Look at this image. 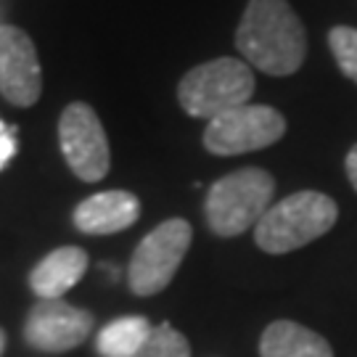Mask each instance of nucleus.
Wrapping results in <instances>:
<instances>
[{
	"label": "nucleus",
	"mask_w": 357,
	"mask_h": 357,
	"mask_svg": "<svg viewBox=\"0 0 357 357\" xmlns=\"http://www.w3.org/2000/svg\"><path fill=\"white\" fill-rule=\"evenodd\" d=\"M339 220V206L320 191H299L273 204L257 222L255 241L268 255H289L326 236Z\"/></svg>",
	"instance_id": "nucleus-2"
},
{
	"label": "nucleus",
	"mask_w": 357,
	"mask_h": 357,
	"mask_svg": "<svg viewBox=\"0 0 357 357\" xmlns=\"http://www.w3.org/2000/svg\"><path fill=\"white\" fill-rule=\"evenodd\" d=\"M236 48L259 72L289 77L305 64V24L286 0H249L236 29Z\"/></svg>",
	"instance_id": "nucleus-1"
},
{
	"label": "nucleus",
	"mask_w": 357,
	"mask_h": 357,
	"mask_svg": "<svg viewBox=\"0 0 357 357\" xmlns=\"http://www.w3.org/2000/svg\"><path fill=\"white\" fill-rule=\"evenodd\" d=\"M347 178H349V183H352V188L357 191V143L349 149V153H347Z\"/></svg>",
	"instance_id": "nucleus-16"
},
{
	"label": "nucleus",
	"mask_w": 357,
	"mask_h": 357,
	"mask_svg": "<svg viewBox=\"0 0 357 357\" xmlns=\"http://www.w3.org/2000/svg\"><path fill=\"white\" fill-rule=\"evenodd\" d=\"M0 169H3V165H0Z\"/></svg>",
	"instance_id": "nucleus-19"
},
{
	"label": "nucleus",
	"mask_w": 357,
	"mask_h": 357,
	"mask_svg": "<svg viewBox=\"0 0 357 357\" xmlns=\"http://www.w3.org/2000/svg\"><path fill=\"white\" fill-rule=\"evenodd\" d=\"M328 45L339 69L357 85V29L355 26H333L328 32Z\"/></svg>",
	"instance_id": "nucleus-15"
},
{
	"label": "nucleus",
	"mask_w": 357,
	"mask_h": 357,
	"mask_svg": "<svg viewBox=\"0 0 357 357\" xmlns=\"http://www.w3.org/2000/svg\"><path fill=\"white\" fill-rule=\"evenodd\" d=\"M286 132V119L273 106L243 103L215 116L204 130V149L217 156H238L278 143Z\"/></svg>",
	"instance_id": "nucleus-6"
},
{
	"label": "nucleus",
	"mask_w": 357,
	"mask_h": 357,
	"mask_svg": "<svg viewBox=\"0 0 357 357\" xmlns=\"http://www.w3.org/2000/svg\"><path fill=\"white\" fill-rule=\"evenodd\" d=\"M135 357H191V344L178 328H172L169 323H162L153 328L149 342Z\"/></svg>",
	"instance_id": "nucleus-14"
},
{
	"label": "nucleus",
	"mask_w": 357,
	"mask_h": 357,
	"mask_svg": "<svg viewBox=\"0 0 357 357\" xmlns=\"http://www.w3.org/2000/svg\"><path fill=\"white\" fill-rule=\"evenodd\" d=\"M193 230L185 220H167L138 243L130 259L128 283L138 296H153L165 291L178 273L180 262L188 255Z\"/></svg>",
	"instance_id": "nucleus-5"
},
{
	"label": "nucleus",
	"mask_w": 357,
	"mask_h": 357,
	"mask_svg": "<svg viewBox=\"0 0 357 357\" xmlns=\"http://www.w3.org/2000/svg\"><path fill=\"white\" fill-rule=\"evenodd\" d=\"M141 217V202L130 191L93 193L75 209V228L88 236H109L130 228Z\"/></svg>",
	"instance_id": "nucleus-10"
},
{
	"label": "nucleus",
	"mask_w": 357,
	"mask_h": 357,
	"mask_svg": "<svg viewBox=\"0 0 357 357\" xmlns=\"http://www.w3.org/2000/svg\"><path fill=\"white\" fill-rule=\"evenodd\" d=\"M255 96L252 66L241 59H215L199 64L180 79L178 101L183 112L199 119H215L230 109H238Z\"/></svg>",
	"instance_id": "nucleus-4"
},
{
	"label": "nucleus",
	"mask_w": 357,
	"mask_h": 357,
	"mask_svg": "<svg viewBox=\"0 0 357 357\" xmlns=\"http://www.w3.org/2000/svg\"><path fill=\"white\" fill-rule=\"evenodd\" d=\"M259 357H333V349L307 326L294 320H275L259 339Z\"/></svg>",
	"instance_id": "nucleus-12"
},
{
	"label": "nucleus",
	"mask_w": 357,
	"mask_h": 357,
	"mask_svg": "<svg viewBox=\"0 0 357 357\" xmlns=\"http://www.w3.org/2000/svg\"><path fill=\"white\" fill-rule=\"evenodd\" d=\"M6 132H8V125H6V122H3V119H0V138H3V135H6Z\"/></svg>",
	"instance_id": "nucleus-18"
},
{
	"label": "nucleus",
	"mask_w": 357,
	"mask_h": 357,
	"mask_svg": "<svg viewBox=\"0 0 357 357\" xmlns=\"http://www.w3.org/2000/svg\"><path fill=\"white\" fill-rule=\"evenodd\" d=\"M85 270H88V255L79 246L53 249L29 273V289L40 299H64V294L85 275Z\"/></svg>",
	"instance_id": "nucleus-11"
},
{
	"label": "nucleus",
	"mask_w": 357,
	"mask_h": 357,
	"mask_svg": "<svg viewBox=\"0 0 357 357\" xmlns=\"http://www.w3.org/2000/svg\"><path fill=\"white\" fill-rule=\"evenodd\" d=\"M0 93L13 106H32L43 93V69L24 29L0 24Z\"/></svg>",
	"instance_id": "nucleus-8"
},
{
	"label": "nucleus",
	"mask_w": 357,
	"mask_h": 357,
	"mask_svg": "<svg viewBox=\"0 0 357 357\" xmlns=\"http://www.w3.org/2000/svg\"><path fill=\"white\" fill-rule=\"evenodd\" d=\"M273 193L275 180L259 167H243L220 178L206 193L204 215L209 230L222 238H233L257 228V222L273 206Z\"/></svg>",
	"instance_id": "nucleus-3"
},
{
	"label": "nucleus",
	"mask_w": 357,
	"mask_h": 357,
	"mask_svg": "<svg viewBox=\"0 0 357 357\" xmlns=\"http://www.w3.org/2000/svg\"><path fill=\"white\" fill-rule=\"evenodd\" d=\"M3 349H6V333L0 328V355H3Z\"/></svg>",
	"instance_id": "nucleus-17"
},
{
	"label": "nucleus",
	"mask_w": 357,
	"mask_h": 357,
	"mask_svg": "<svg viewBox=\"0 0 357 357\" xmlns=\"http://www.w3.org/2000/svg\"><path fill=\"white\" fill-rule=\"evenodd\" d=\"M59 143L66 165L79 180L98 183L109 175V141L101 119L88 103L75 101L64 109L59 119Z\"/></svg>",
	"instance_id": "nucleus-7"
},
{
	"label": "nucleus",
	"mask_w": 357,
	"mask_h": 357,
	"mask_svg": "<svg viewBox=\"0 0 357 357\" xmlns=\"http://www.w3.org/2000/svg\"><path fill=\"white\" fill-rule=\"evenodd\" d=\"M151 323L141 315H125L103 326L96 339V349L103 357H135L151 336Z\"/></svg>",
	"instance_id": "nucleus-13"
},
{
	"label": "nucleus",
	"mask_w": 357,
	"mask_h": 357,
	"mask_svg": "<svg viewBox=\"0 0 357 357\" xmlns=\"http://www.w3.org/2000/svg\"><path fill=\"white\" fill-rule=\"evenodd\" d=\"M90 331L93 315L64 299H40L24 323V339L40 352H69L82 344Z\"/></svg>",
	"instance_id": "nucleus-9"
}]
</instances>
